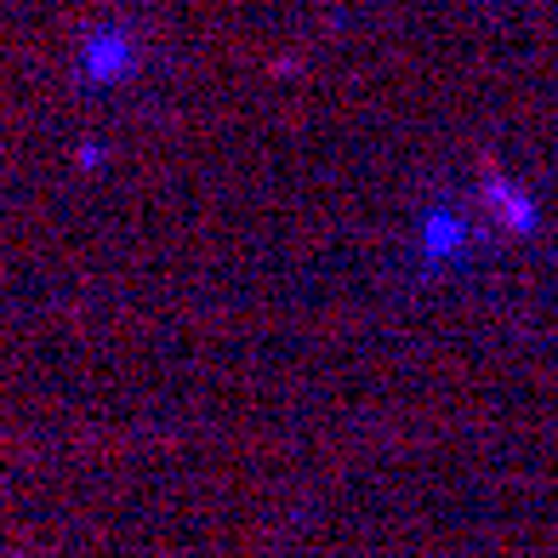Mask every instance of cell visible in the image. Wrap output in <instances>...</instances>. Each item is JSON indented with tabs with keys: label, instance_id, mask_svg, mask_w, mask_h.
Masks as SVG:
<instances>
[{
	"label": "cell",
	"instance_id": "obj_1",
	"mask_svg": "<svg viewBox=\"0 0 558 558\" xmlns=\"http://www.w3.org/2000/svg\"><path fill=\"white\" fill-rule=\"evenodd\" d=\"M125 35L120 29H104V35H92V46H86V74H97V81H114V74L125 69Z\"/></svg>",
	"mask_w": 558,
	"mask_h": 558
}]
</instances>
